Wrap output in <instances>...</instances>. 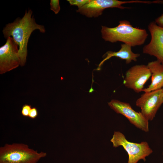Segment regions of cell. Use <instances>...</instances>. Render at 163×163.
<instances>
[{
    "label": "cell",
    "mask_w": 163,
    "mask_h": 163,
    "mask_svg": "<svg viewBox=\"0 0 163 163\" xmlns=\"http://www.w3.org/2000/svg\"><path fill=\"white\" fill-rule=\"evenodd\" d=\"M70 5H75L77 6L78 9L80 8L85 4L88 3L89 0H68Z\"/></svg>",
    "instance_id": "obj_14"
},
{
    "label": "cell",
    "mask_w": 163,
    "mask_h": 163,
    "mask_svg": "<svg viewBox=\"0 0 163 163\" xmlns=\"http://www.w3.org/2000/svg\"><path fill=\"white\" fill-rule=\"evenodd\" d=\"M47 155L38 152L23 143L6 144L0 147V163H37Z\"/></svg>",
    "instance_id": "obj_3"
},
{
    "label": "cell",
    "mask_w": 163,
    "mask_h": 163,
    "mask_svg": "<svg viewBox=\"0 0 163 163\" xmlns=\"http://www.w3.org/2000/svg\"><path fill=\"white\" fill-rule=\"evenodd\" d=\"M108 104L111 109L125 116L137 128L145 132L149 131L148 121L141 112L134 110L129 103L113 99Z\"/></svg>",
    "instance_id": "obj_7"
},
{
    "label": "cell",
    "mask_w": 163,
    "mask_h": 163,
    "mask_svg": "<svg viewBox=\"0 0 163 163\" xmlns=\"http://www.w3.org/2000/svg\"><path fill=\"white\" fill-rule=\"evenodd\" d=\"M151 76L147 65H136L126 72L123 83L128 88L139 93L142 91L144 85Z\"/></svg>",
    "instance_id": "obj_9"
},
{
    "label": "cell",
    "mask_w": 163,
    "mask_h": 163,
    "mask_svg": "<svg viewBox=\"0 0 163 163\" xmlns=\"http://www.w3.org/2000/svg\"><path fill=\"white\" fill-rule=\"evenodd\" d=\"M38 115V111L37 109L35 107L31 108L30 110L28 117L32 119L36 118Z\"/></svg>",
    "instance_id": "obj_16"
},
{
    "label": "cell",
    "mask_w": 163,
    "mask_h": 163,
    "mask_svg": "<svg viewBox=\"0 0 163 163\" xmlns=\"http://www.w3.org/2000/svg\"><path fill=\"white\" fill-rule=\"evenodd\" d=\"M163 103V92L162 88L145 92L136 101V105L141 109V113L149 121L152 120Z\"/></svg>",
    "instance_id": "obj_5"
},
{
    "label": "cell",
    "mask_w": 163,
    "mask_h": 163,
    "mask_svg": "<svg viewBox=\"0 0 163 163\" xmlns=\"http://www.w3.org/2000/svg\"><path fill=\"white\" fill-rule=\"evenodd\" d=\"M147 66L151 73V82L142 91L149 92L161 89L163 86V65L157 60L149 62Z\"/></svg>",
    "instance_id": "obj_11"
},
{
    "label": "cell",
    "mask_w": 163,
    "mask_h": 163,
    "mask_svg": "<svg viewBox=\"0 0 163 163\" xmlns=\"http://www.w3.org/2000/svg\"><path fill=\"white\" fill-rule=\"evenodd\" d=\"M31 108L30 105L27 104L24 105L22 107L21 110L22 115L25 117H28L30 110Z\"/></svg>",
    "instance_id": "obj_15"
},
{
    "label": "cell",
    "mask_w": 163,
    "mask_h": 163,
    "mask_svg": "<svg viewBox=\"0 0 163 163\" xmlns=\"http://www.w3.org/2000/svg\"><path fill=\"white\" fill-rule=\"evenodd\" d=\"M19 47L12 37L7 39L5 44L0 47V74H2L19 66L20 60Z\"/></svg>",
    "instance_id": "obj_6"
},
{
    "label": "cell",
    "mask_w": 163,
    "mask_h": 163,
    "mask_svg": "<svg viewBox=\"0 0 163 163\" xmlns=\"http://www.w3.org/2000/svg\"><path fill=\"white\" fill-rule=\"evenodd\" d=\"M32 14L30 9L28 11L26 10L22 18H18L13 22L6 24L2 31L5 38L12 36L18 44L20 65L21 66L26 62L27 43L31 33L37 29L42 33L45 32L44 27L36 23Z\"/></svg>",
    "instance_id": "obj_1"
},
{
    "label": "cell",
    "mask_w": 163,
    "mask_h": 163,
    "mask_svg": "<svg viewBox=\"0 0 163 163\" xmlns=\"http://www.w3.org/2000/svg\"></svg>",
    "instance_id": "obj_19"
},
{
    "label": "cell",
    "mask_w": 163,
    "mask_h": 163,
    "mask_svg": "<svg viewBox=\"0 0 163 163\" xmlns=\"http://www.w3.org/2000/svg\"><path fill=\"white\" fill-rule=\"evenodd\" d=\"M162 91H163V86L162 88Z\"/></svg>",
    "instance_id": "obj_18"
},
{
    "label": "cell",
    "mask_w": 163,
    "mask_h": 163,
    "mask_svg": "<svg viewBox=\"0 0 163 163\" xmlns=\"http://www.w3.org/2000/svg\"><path fill=\"white\" fill-rule=\"evenodd\" d=\"M131 46L128 44L123 43L121 45V48L117 52L108 51L103 56L104 59L99 64L97 70H100L101 66L104 63L112 57H119L126 61V63L129 64L132 61H137V58L140 56L139 53H135L132 51Z\"/></svg>",
    "instance_id": "obj_12"
},
{
    "label": "cell",
    "mask_w": 163,
    "mask_h": 163,
    "mask_svg": "<svg viewBox=\"0 0 163 163\" xmlns=\"http://www.w3.org/2000/svg\"><path fill=\"white\" fill-rule=\"evenodd\" d=\"M50 9L57 14L60 10L59 1L58 0H51L50 2Z\"/></svg>",
    "instance_id": "obj_13"
},
{
    "label": "cell",
    "mask_w": 163,
    "mask_h": 163,
    "mask_svg": "<svg viewBox=\"0 0 163 163\" xmlns=\"http://www.w3.org/2000/svg\"><path fill=\"white\" fill-rule=\"evenodd\" d=\"M115 148L122 146L128 155L127 163H137L140 160L145 161V158L153 152L146 142L134 143L127 140L123 134L119 131L114 132L110 140Z\"/></svg>",
    "instance_id": "obj_4"
},
{
    "label": "cell",
    "mask_w": 163,
    "mask_h": 163,
    "mask_svg": "<svg viewBox=\"0 0 163 163\" xmlns=\"http://www.w3.org/2000/svg\"><path fill=\"white\" fill-rule=\"evenodd\" d=\"M148 28L151 35V40L143 48V53L155 57L163 65V28L155 22L149 23Z\"/></svg>",
    "instance_id": "obj_10"
},
{
    "label": "cell",
    "mask_w": 163,
    "mask_h": 163,
    "mask_svg": "<svg viewBox=\"0 0 163 163\" xmlns=\"http://www.w3.org/2000/svg\"><path fill=\"white\" fill-rule=\"evenodd\" d=\"M155 22L158 26L163 28V14L155 19Z\"/></svg>",
    "instance_id": "obj_17"
},
{
    "label": "cell",
    "mask_w": 163,
    "mask_h": 163,
    "mask_svg": "<svg viewBox=\"0 0 163 163\" xmlns=\"http://www.w3.org/2000/svg\"><path fill=\"white\" fill-rule=\"evenodd\" d=\"M143 3L146 1L132 0L122 1L117 0H89V2L79 8L77 11L88 17H96L101 15L105 9L110 8H117L120 9L130 8L122 6L128 3Z\"/></svg>",
    "instance_id": "obj_8"
},
{
    "label": "cell",
    "mask_w": 163,
    "mask_h": 163,
    "mask_svg": "<svg viewBox=\"0 0 163 163\" xmlns=\"http://www.w3.org/2000/svg\"><path fill=\"white\" fill-rule=\"evenodd\" d=\"M101 32L102 38L106 41L121 42L131 47L143 44L148 36L145 29L134 27L126 20L120 21L114 27L102 26Z\"/></svg>",
    "instance_id": "obj_2"
}]
</instances>
